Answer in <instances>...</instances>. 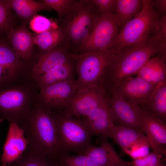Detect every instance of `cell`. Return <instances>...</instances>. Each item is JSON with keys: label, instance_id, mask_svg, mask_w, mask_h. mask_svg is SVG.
<instances>
[{"label": "cell", "instance_id": "obj_41", "mask_svg": "<svg viewBox=\"0 0 166 166\" xmlns=\"http://www.w3.org/2000/svg\"><path fill=\"white\" fill-rule=\"evenodd\" d=\"M0 166H2L1 163H0Z\"/></svg>", "mask_w": 166, "mask_h": 166}, {"label": "cell", "instance_id": "obj_13", "mask_svg": "<svg viewBox=\"0 0 166 166\" xmlns=\"http://www.w3.org/2000/svg\"><path fill=\"white\" fill-rule=\"evenodd\" d=\"M106 95L116 120L121 124V126L142 132V119L147 112L138 105L130 103L118 94L112 93Z\"/></svg>", "mask_w": 166, "mask_h": 166}, {"label": "cell", "instance_id": "obj_17", "mask_svg": "<svg viewBox=\"0 0 166 166\" xmlns=\"http://www.w3.org/2000/svg\"><path fill=\"white\" fill-rule=\"evenodd\" d=\"M141 132L145 133L153 152L162 156L166 155V150L161 145L166 144V125L152 114L147 112L141 121Z\"/></svg>", "mask_w": 166, "mask_h": 166}, {"label": "cell", "instance_id": "obj_26", "mask_svg": "<svg viewBox=\"0 0 166 166\" xmlns=\"http://www.w3.org/2000/svg\"><path fill=\"white\" fill-rule=\"evenodd\" d=\"M143 0H116L115 14L119 27H122L141 11Z\"/></svg>", "mask_w": 166, "mask_h": 166}, {"label": "cell", "instance_id": "obj_18", "mask_svg": "<svg viewBox=\"0 0 166 166\" xmlns=\"http://www.w3.org/2000/svg\"><path fill=\"white\" fill-rule=\"evenodd\" d=\"M26 23L20 24L11 30L6 34L10 44L16 53L24 62L28 63L33 52L34 34Z\"/></svg>", "mask_w": 166, "mask_h": 166}, {"label": "cell", "instance_id": "obj_10", "mask_svg": "<svg viewBox=\"0 0 166 166\" xmlns=\"http://www.w3.org/2000/svg\"><path fill=\"white\" fill-rule=\"evenodd\" d=\"M106 93L103 86L79 88L61 112L79 118L87 116L98 107Z\"/></svg>", "mask_w": 166, "mask_h": 166}, {"label": "cell", "instance_id": "obj_24", "mask_svg": "<svg viewBox=\"0 0 166 166\" xmlns=\"http://www.w3.org/2000/svg\"><path fill=\"white\" fill-rule=\"evenodd\" d=\"M34 43L40 50L43 52L50 51L63 46L70 48L62 30L59 26L57 28L40 34H34Z\"/></svg>", "mask_w": 166, "mask_h": 166}, {"label": "cell", "instance_id": "obj_31", "mask_svg": "<svg viewBox=\"0 0 166 166\" xmlns=\"http://www.w3.org/2000/svg\"><path fill=\"white\" fill-rule=\"evenodd\" d=\"M29 24V28L36 34L57 28L59 26L57 21L38 14L34 16Z\"/></svg>", "mask_w": 166, "mask_h": 166}, {"label": "cell", "instance_id": "obj_15", "mask_svg": "<svg viewBox=\"0 0 166 166\" xmlns=\"http://www.w3.org/2000/svg\"><path fill=\"white\" fill-rule=\"evenodd\" d=\"M0 65L10 81L29 77L27 63L14 52L6 35L0 36Z\"/></svg>", "mask_w": 166, "mask_h": 166}, {"label": "cell", "instance_id": "obj_16", "mask_svg": "<svg viewBox=\"0 0 166 166\" xmlns=\"http://www.w3.org/2000/svg\"><path fill=\"white\" fill-rule=\"evenodd\" d=\"M94 135L107 138L109 130L114 124L115 117L110 105L106 94L98 107L91 114L81 118Z\"/></svg>", "mask_w": 166, "mask_h": 166}, {"label": "cell", "instance_id": "obj_22", "mask_svg": "<svg viewBox=\"0 0 166 166\" xmlns=\"http://www.w3.org/2000/svg\"><path fill=\"white\" fill-rule=\"evenodd\" d=\"M71 58L35 79L38 88L40 90L53 85L74 79L75 66Z\"/></svg>", "mask_w": 166, "mask_h": 166}, {"label": "cell", "instance_id": "obj_1", "mask_svg": "<svg viewBox=\"0 0 166 166\" xmlns=\"http://www.w3.org/2000/svg\"><path fill=\"white\" fill-rule=\"evenodd\" d=\"M40 90L35 80L28 77L0 87V119L13 121L21 127Z\"/></svg>", "mask_w": 166, "mask_h": 166}, {"label": "cell", "instance_id": "obj_19", "mask_svg": "<svg viewBox=\"0 0 166 166\" xmlns=\"http://www.w3.org/2000/svg\"><path fill=\"white\" fill-rule=\"evenodd\" d=\"M101 145L97 146L91 144L84 153L97 163L104 166H129V162L122 159L115 151L107 138L102 139Z\"/></svg>", "mask_w": 166, "mask_h": 166}, {"label": "cell", "instance_id": "obj_21", "mask_svg": "<svg viewBox=\"0 0 166 166\" xmlns=\"http://www.w3.org/2000/svg\"><path fill=\"white\" fill-rule=\"evenodd\" d=\"M139 106L165 123L166 121V81L157 85L148 99Z\"/></svg>", "mask_w": 166, "mask_h": 166}, {"label": "cell", "instance_id": "obj_39", "mask_svg": "<svg viewBox=\"0 0 166 166\" xmlns=\"http://www.w3.org/2000/svg\"><path fill=\"white\" fill-rule=\"evenodd\" d=\"M3 121L0 119V123L2 122Z\"/></svg>", "mask_w": 166, "mask_h": 166}, {"label": "cell", "instance_id": "obj_7", "mask_svg": "<svg viewBox=\"0 0 166 166\" xmlns=\"http://www.w3.org/2000/svg\"><path fill=\"white\" fill-rule=\"evenodd\" d=\"M111 48L108 49L81 53H72L77 74V81L79 88L103 86V79L107 66L114 53Z\"/></svg>", "mask_w": 166, "mask_h": 166}, {"label": "cell", "instance_id": "obj_33", "mask_svg": "<svg viewBox=\"0 0 166 166\" xmlns=\"http://www.w3.org/2000/svg\"><path fill=\"white\" fill-rule=\"evenodd\" d=\"M150 144L148 140L131 145L123 150L133 159L143 157L149 154Z\"/></svg>", "mask_w": 166, "mask_h": 166}, {"label": "cell", "instance_id": "obj_2", "mask_svg": "<svg viewBox=\"0 0 166 166\" xmlns=\"http://www.w3.org/2000/svg\"><path fill=\"white\" fill-rule=\"evenodd\" d=\"M156 53V47L148 38L115 51L103 78V85L106 90L136 74L143 64Z\"/></svg>", "mask_w": 166, "mask_h": 166}, {"label": "cell", "instance_id": "obj_25", "mask_svg": "<svg viewBox=\"0 0 166 166\" xmlns=\"http://www.w3.org/2000/svg\"><path fill=\"white\" fill-rule=\"evenodd\" d=\"M107 137L112 138L123 150L133 144L148 140L146 136L139 131L114 124L109 130Z\"/></svg>", "mask_w": 166, "mask_h": 166}, {"label": "cell", "instance_id": "obj_4", "mask_svg": "<svg viewBox=\"0 0 166 166\" xmlns=\"http://www.w3.org/2000/svg\"><path fill=\"white\" fill-rule=\"evenodd\" d=\"M53 112L55 135V155L70 152L82 155L93 135L82 118Z\"/></svg>", "mask_w": 166, "mask_h": 166}, {"label": "cell", "instance_id": "obj_5", "mask_svg": "<svg viewBox=\"0 0 166 166\" xmlns=\"http://www.w3.org/2000/svg\"><path fill=\"white\" fill-rule=\"evenodd\" d=\"M100 15L90 0H76L58 22L72 52L77 49L90 34Z\"/></svg>", "mask_w": 166, "mask_h": 166}, {"label": "cell", "instance_id": "obj_29", "mask_svg": "<svg viewBox=\"0 0 166 166\" xmlns=\"http://www.w3.org/2000/svg\"><path fill=\"white\" fill-rule=\"evenodd\" d=\"M19 22L12 11L7 0H0V36L6 35L11 30L18 27Z\"/></svg>", "mask_w": 166, "mask_h": 166}, {"label": "cell", "instance_id": "obj_12", "mask_svg": "<svg viewBox=\"0 0 166 166\" xmlns=\"http://www.w3.org/2000/svg\"><path fill=\"white\" fill-rule=\"evenodd\" d=\"M157 85L148 83L139 77L131 76L111 86L106 93H116L131 104L139 105L146 100Z\"/></svg>", "mask_w": 166, "mask_h": 166}, {"label": "cell", "instance_id": "obj_37", "mask_svg": "<svg viewBox=\"0 0 166 166\" xmlns=\"http://www.w3.org/2000/svg\"><path fill=\"white\" fill-rule=\"evenodd\" d=\"M7 75L2 66L0 65V87L10 82Z\"/></svg>", "mask_w": 166, "mask_h": 166}, {"label": "cell", "instance_id": "obj_20", "mask_svg": "<svg viewBox=\"0 0 166 166\" xmlns=\"http://www.w3.org/2000/svg\"><path fill=\"white\" fill-rule=\"evenodd\" d=\"M11 10H13L20 24L27 25L38 12L52 9L42 0H7Z\"/></svg>", "mask_w": 166, "mask_h": 166}, {"label": "cell", "instance_id": "obj_40", "mask_svg": "<svg viewBox=\"0 0 166 166\" xmlns=\"http://www.w3.org/2000/svg\"><path fill=\"white\" fill-rule=\"evenodd\" d=\"M55 166H59L57 164L55 163Z\"/></svg>", "mask_w": 166, "mask_h": 166}, {"label": "cell", "instance_id": "obj_8", "mask_svg": "<svg viewBox=\"0 0 166 166\" xmlns=\"http://www.w3.org/2000/svg\"><path fill=\"white\" fill-rule=\"evenodd\" d=\"M119 28L115 14L101 15L92 31L73 53L96 52L111 48L118 37Z\"/></svg>", "mask_w": 166, "mask_h": 166}, {"label": "cell", "instance_id": "obj_6", "mask_svg": "<svg viewBox=\"0 0 166 166\" xmlns=\"http://www.w3.org/2000/svg\"><path fill=\"white\" fill-rule=\"evenodd\" d=\"M140 12L125 24L111 48L115 51L146 39L155 29L161 16L152 0H143Z\"/></svg>", "mask_w": 166, "mask_h": 166}, {"label": "cell", "instance_id": "obj_28", "mask_svg": "<svg viewBox=\"0 0 166 166\" xmlns=\"http://www.w3.org/2000/svg\"><path fill=\"white\" fill-rule=\"evenodd\" d=\"M156 47L157 56L166 60V16L162 15L157 27L147 37Z\"/></svg>", "mask_w": 166, "mask_h": 166}, {"label": "cell", "instance_id": "obj_9", "mask_svg": "<svg viewBox=\"0 0 166 166\" xmlns=\"http://www.w3.org/2000/svg\"><path fill=\"white\" fill-rule=\"evenodd\" d=\"M79 89L77 80L60 82L40 89L35 102L53 112H61Z\"/></svg>", "mask_w": 166, "mask_h": 166}, {"label": "cell", "instance_id": "obj_38", "mask_svg": "<svg viewBox=\"0 0 166 166\" xmlns=\"http://www.w3.org/2000/svg\"><path fill=\"white\" fill-rule=\"evenodd\" d=\"M157 166H166V165L164 164L161 163Z\"/></svg>", "mask_w": 166, "mask_h": 166}, {"label": "cell", "instance_id": "obj_35", "mask_svg": "<svg viewBox=\"0 0 166 166\" xmlns=\"http://www.w3.org/2000/svg\"><path fill=\"white\" fill-rule=\"evenodd\" d=\"M101 14H114L116 0H90Z\"/></svg>", "mask_w": 166, "mask_h": 166}, {"label": "cell", "instance_id": "obj_36", "mask_svg": "<svg viewBox=\"0 0 166 166\" xmlns=\"http://www.w3.org/2000/svg\"><path fill=\"white\" fill-rule=\"evenodd\" d=\"M154 7L156 10L161 15H166V0H152Z\"/></svg>", "mask_w": 166, "mask_h": 166}, {"label": "cell", "instance_id": "obj_14", "mask_svg": "<svg viewBox=\"0 0 166 166\" xmlns=\"http://www.w3.org/2000/svg\"><path fill=\"white\" fill-rule=\"evenodd\" d=\"M28 145L23 129L17 123L10 122L3 152L0 156L2 166H7L18 160Z\"/></svg>", "mask_w": 166, "mask_h": 166}, {"label": "cell", "instance_id": "obj_11", "mask_svg": "<svg viewBox=\"0 0 166 166\" xmlns=\"http://www.w3.org/2000/svg\"><path fill=\"white\" fill-rule=\"evenodd\" d=\"M69 47L63 46L47 52L33 51L27 63L28 76L35 80L70 60L72 53Z\"/></svg>", "mask_w": 166, "mask_h": 166}, {"label": "cell", "instance_id": "obj_30", "mask_svg": "<svg viewBox=\"0 0 166 166\" xmlns=\"http://www.w3.org/2000/svg\"><path fill=\"white\" fill-rule=\"evenodd\" d=\"M53 160L59 166H104L94 161L85 155H72L62 154L56 156Z\"/></svg>", "mask_w": 166, "mask_h": 166}, {"label": "cell", "instance_id": "obj_32", "mask_svg": "<svg viewBox=\"0 0 166 166\" xmlns=\"http://www.w3.org/2000/svg\"><path fill=\"white\" fill-rule=\"evenodd\" d=\"M57 13L58 21H60L70 10L75 0H42Z\"/></svg>", "mask_w": 166, "mask_h": 166}, {"label": "cell", "instance_id": "obj_34", "mask_svg": "<svg viewBox=\"0 0 166 166\" xmlns=\"http://www.w3.org/2000/svg\"><path fill=\"white\" fill-rule=\"evenodd\" d=\"M163 156L158 153L152 152L143 157L133 159L129 162L132 166H157L161 164Z\"/></svg>", "mask_w": 166, "mask_h": 166}, {"label": "cell", "instance_id": "obj_23", "mask_svg": "<svg viewBox=\"0 0 166 166\" xmlns=\"http://www.w3.org/2000/svg\"><path fill=\"white\" fill-rule=\"evenodd\" d=\"M145 81L155 85L166 81L165 62L158 56L150 58L136 73Z\"/></svg>", "mask_w": 166, "mask_h": 166}, {"label": "cell", "instance_id": "obj_3", "mask_svg": "<svg viewBox=\"0 0 166 166\" xmlns=\"http://www.w3.org/2000/svg\"><path fill=\"white\" fill-rule=\"evenodd\" d=\"M21 127L28 146L53 159L55 135L53 112L36 102Z\"/></svg>", "mask_w": 166, "mask_h": 166}, {"label": "cell", "instance_id": "obj_27", "mask_svg": "<svg viewBox=\"0 0 166 166\" xmlns=\"http://www.w3.org/2000/svg\"><path fill=\"white\" fill-rule=\"evenodd\" d=\"M54 160L28 146L21 157L7 166H55Z\"/></svg>", "mask_w": 166, "mask_h": 166}]
</instances>
